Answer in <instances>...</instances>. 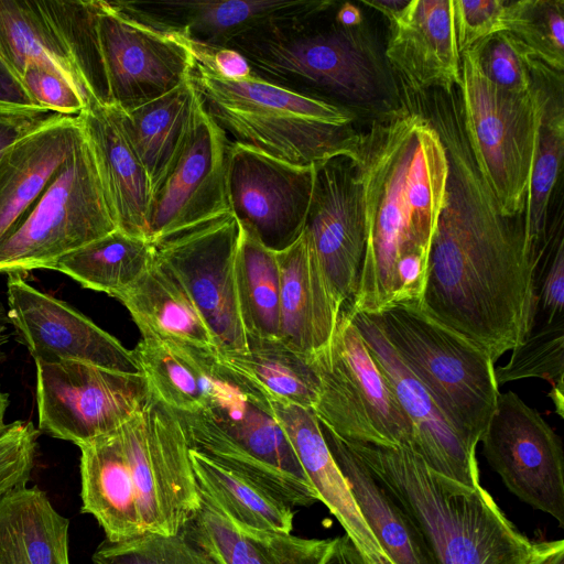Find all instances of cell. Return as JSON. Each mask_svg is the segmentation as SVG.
Listing matches in <instances>:
<instances>
[{
    "instance_id": "6da1fadb",
    "label": "cell",
    "mask_w": 564,
    "mask_h": 564,
    "mask_svg": "<svg viewBox=\"0 0 564 564\" xmlns=\"http://www.w3.org/2000/svg\"><path fill=\"white\" fill-rule=\"evenodd\" d=\"M423 105L445 147L448 178L420 306L496 362L534 324L533 256L523 216L507 217L480 174L459 94L435 91Z\"/></svg>"
},
{
    "instance_id": "7a4b0ae2",
    "label": "cell",
    "mask_w": 564,
    "mask_h": 564,
    "mask_svg": "<svg viewBox=\"0 0 564 564\" xmlns=\"http://www.w3.org/2000/svg\"><path fill=\"white\" fill-rule=\"evenodd\" d=\"M361 184L365 251L351 313L420 303L430 251L446 199L448 160L421 112L401 107L359 133L350 160Z\"/></svg>"
},
{
    "instance_id": "3957f363",
    "label": "cell",
    "mask_w": 564,
    "mask_h": 564,
    "mask_svg": "<svg viewBox=\"0 0 564 564\" xmlns=\"http://www.w3.org/2000/svg\"><path fill=\"white\" fill-rule=\"evenodd\" d=\"M344 443L419 528L437 564L529 563L533 542L481 485L434 471L410 446Z\"/></svg>"
},
{
    "instance_id": "277c9868",
    "label": "cell",
    "mask_w": 564,
    "mask_h": 564,
    "mask_svg": "<svg viewBox=\"0 0 564 564\" xmlns=\"http://www.w3.org/2000/svg\"><path fill=\"white\" fill-rule=\"evenodd\" d=\"M194 46L189 78L209 116L234 142L300 166L355 158L359 133L350 127L355 119L350 110L254 73L226 79Z\"/></svg>"
},
{
    "instance_id": "5b68a950",
    "label": "cell",
    "mask_w": 564,
    "mask_h": 564,
    "mask_svg": "<svg viewBox=\"0 0 564 564\" xmlns=\"http://www.w3.org/2000/svg\"><path fill=\"white\" fill-rule=\"evenodd\" d=\"M322 11L252 31L227 47L239 52L256 75L288 88L311 86L358 104L387 97L388 68L364 23L315 25Z\"/></svg>"
},
{
    "instance_id": "8992f818",
    "label": "cell",
    "mask_w": 564,
    "mask_h": 564,
    "mask_svg": "<svg viewBox=\"0 0 564 564\" xmlns=\"http://www.w3.org/2000/svg\"><path fill=\"white\" fill-rule=\"evenodd\" d=\"M367 315L458 435L476 448L500 394L490 356L434 319L420 303L393 304Z\"/></svg>"
},
{
    "instance_id": "52a82bcc",
    "label": "cell",
    "mask_w": 564,
    "mask_h": 564,
    "mask_svg": "<svg viewBox=\"0 0 564 564\" xmlns=\"http://www.w3.org/2000/svg\"><path fill=\"white\" fill-rule=\"evenodd\" d=\"M463 126L477 167L507 217L524 215L541 117V90L506 91L484 74L474 46L460 53Z\"/></svg>"
},
{
    "instance_id": "ba28073f",
    "label": "cell",
    "mask_w": 564,
    "mask_h": 564,
    "mask_svg": "<svg viewBox=\"0 0 564 564\" xmlns=\"http://www.w3.org/2000/svg\"><path fill=\"white\" fill-rule=\"evenodd\" d=\"M99 100L129 111L171 91L189 77L192 41L133 6L90 0Z\"/></svg>"
},
{
    "instance_id": "9c48e42d",
    "label": "cell",
    "mask_w": 564,
    "mask_h": 564,
    "mask_svg": "<svg viewBox=\"0 0 564 564\" xmlns=\"http://www.w3.org/2000/svg\"><path fill=\"white\" fill-rule=\"evenodd\" d=\"M117 225L87 141L62 164L21 219L0 240V273L48 269Z\"/></svg>"
},
{
    "instance_id": "30bf717a",
    "label": "cell",
    "mask_w": 564,
    "mask_h": 564,
    "mask_svg": "<svg viewBox=\"0 0 564 564\" xmlns=\"http://www.w3.org/2000/svg\"><path fill=\"white\" fill-rule=\"evenodd\" d=\"M314 360L319 394L313 410L323 427L347 443L412 447V425L346 308Z\"/></svg>"
},
{
    "instance_id": "8fae6325",
    "label": "cell",
    "mask_w": 564,
    "mask_h": 564,
    "mask_svg": "<svg viewBox=\"0 0 564 564\" xmlns=\"http://www.w3.org/2000/svg\"><path fill=\"white\" fill-rule=\"evenodd\" d=\"M189 447L294 507L319 501L283 429L250 399L227 408L176 413Z\"/></svg>"
},
{
    "instance_id": "7c38bea8",
    "label": "cell",
    "mask_w": 564,
    "mask_h": 564,
    "mask_svg": "<svg viewBox=\"0 0 564 564\" xmlns=\"http://www.w3.org/2000/svg\"><path fill=\"white\" fill-rule=\"evenodd\" d=\"M144 532L176 535L200 509L191 447L178 415L150 393L119 427Z\"/></svg>"
},
{
    "instance_id": "4fadbf2b",
    "label": "cell",
    "mask_w": 564,
    "mask_h": 564,
    "mask_svg": "<svg viewBox=\"0 0 564 564\" xmlns=\"http://www.w3.org/2000/svg\"><path fill=\"white\" fill-rule=\"evenodd\" d=\"M35 366L37 430L77 446L117 431L142 412L150 398L142 373L76 360Z\"/></svg>"
},
{
    "instance_id": "5bb4252c",
    "label": "cell",
    "mask_w": 564,
    "mask_h": 564,
    "mask_svg": "<svg viewBox=\"0 0 564 564\" xmlns=\"http://www.w3.org/2000/svg\"><path fill=\"white\" fill-rule=\"evenodd\" d=\"M0 52L20 74L30 63L65 78L86 107L95 101L90 0H0Z\"/></svg>"
},
{
    "instance_id": "9a60e30c",
    "label": "cell",
    "mask_w": 564,
    "mask_h": 564,
    "mask_svg": "<svg viewBox=\"0 0 564 564\" xmlns=\"http://www.w3.org/2000/svg\"><path fill=\"white\" fill-rule=\"evenodd\" d=\"M241 227L229 213L154 242L155 259L182 283L220 350H246L237 289Z\"/></svg>"
},
{
    "instance_id": "2e32d148",
    "label": "cell",
    "mask_w": 564,
    "mask_h": 564,
    "mask_svg": "<svg viewBox=\"0 0 564 564\" xmlns=\"http://www.w3.org/2000/svg\"><path fill=\"white\" fill-rule=\"evenodd\" d=\"M480 442L488 464L511 494L563 529V448L542 415L516 392H500Z\"/></svg>"
},
{
    "instance_id": "e0dca14e",
    "label": "cell",
    "mask_w": 564,
    "mask_h": 564,
    "mask_svg": "<svg viewBox=\"0 0 564 564\" xmlns=\"http://www.w3.org/2000/svg\"><path fill=\"white\" fill-rule=\"evenodd\" d=\"M315 181V165H293L231 141L228 200L240 227L279 252L302 235Z\"/></svg>"
},
{
    "instance_id": "ac0fdd59",
    "label": "cell",
    "mask_w": 564,
    "mask_h": 564,
    "mask_svg": "<svg viewBox=\"0 0 564 564\" xmlns=\"http://www.w3.org/2000/svg\"><path fill=\"white\" fill-rule=\"evenodd\" d=\"M230 144L198 95L184 149L154 195L149 241L154 243L231 213L227 185Z\"/></svg>"
},
{
    "instance_id": "d6986e66",
    "label": "cell",
    "mask_w": 564,
    "mask_h": 564,
    "mask_svg": "<svg viewBox=\"0 0 564 564\" xmlns=\"http://www.w3.org/2000/svg\"><path fill=\"white\" fill-rule=\"evenodd\" d=\"M8 316L34 361L76 360L122 373H141L132 350L66 302L18 273L8 274Z\"/></svg>"
},
{
    "instance_id": "ffe728a7",
    "label": "cell",
    "mask_w": 564,
    "mask_h": 564,
    "mask_svg": "<svg viewBox=\"0 0 564 564\" xmlns=\"http://www.w3.org/2000/svg\"><path fill=\"white\" fill-rule=\"evenodd\" d=\"M303 236L344 307L358 288L366 240L362 188L348 158L336 156L315 165Z\"/></svg>"
},
{
    "instance_id": "44dd1931",
    "label": "cell",
    "mask_w": 564,
    "mask_h": 564,
    "mask_svg": "<svg viewBox=\"0 0 564 564\" xmlns=\"http://www.w3.org/2000/svg\"><path fill=\"white\" fill-rule=\"evenodd\" d=\"M348 313L412 425L411 448L434 471L470 487L480 485L476 448L458 435L377 324L367 314Z\"/></svg>"
},
{
    "instance_id": "7402d4cb",
    "label": "cell",
    "mask_w": 564,
    "mask_h": 564,
    "mask_svg": "<svg viewBox=\"0 0 564 564\" xmlns=\"http://www.w3.org/2000/svg\"><path fill=\"white\" fill-rule=\"evenodd\" d=\"M387 64L411 93L449 91L462 83L453 0H409L389 21Z\"/></svg>"
},
{
    "instance_id": "603a6c76",
    "label": "cell",
    "mask_w": 564,
    "mask_h": 564,
    "mask_svg": "<svg viewBox=\"0 0 564 564\" xmlns=\"http://www.w3.org/2000/svg\"><path fill=\"white\" fill-rule=\"evenodd\" d=\"M93 150L117 229L148 239L153 189L120 108L90 102L78 115Z\"/></svg>"
},
{
    "instance_id": "cb8c5ba5",
    "label": "cell",
    "mask_w": 564,
    "mask_h": 564,
    "mask_svg": "<svg viewBox=\"0 0 564 564\" xmlns=\"http://www.w3.org/2000/svg\"><path fill=\"white\" fill-rule=\"evenodd\" d=\"M132 352L150 393L175 413L226 406L243 394L218 364L216 350L142 337Z\"/></svg>"
},
{
    "instance_id": "d4e9b609",
    "label": "cell",
    "mask_w": 564,
    "mask_h": 564,
    "mask_svg": "<svg viewBox=\"0 0 564 564\" xmlns=\"http://www.w3.org/2000/svg\"><path fill=\"white\" fill-rule=\"evenodd\" d=\"M318 500L337 519L366 564H393L362 518L313 409L269 400Z\"/></svg>"
},
{
    "instance_id": "484cf974",
    "label": "cell",
    "mask_w": 564,
    "mask_h": 564,
    "mask_svg": "<svg viewBox=\"0 0 564 564\" xmlns=\"http://www.w3.org/2000/svg\"><path fill=\"white\" fill-rule=\"evenodd\" d=\"M134 7L194 44L221 48L264 26L328 9L332 1L195 0L132 1Z\"/></svg>"
},
{
    "instance_id": "4316f807",
    "label": "cell",
    "mask_w": 564,
    "mask_h": 564,
    "mask_svg": "<svg viewBox=\"0 0 564 564\" xmlns=\"http://www.w3.org/2000/svg\"><path fill=\"white\" fill-rule=\"evenodd\" d=\"M85 140L79 117L59 115L7 149L0 159V240L28 214Z\"/></svg>"
},
{
    "instance_id": "83f0119b",
    "label": "cell",
    "mask_w": 564,
    "mask_h": 564,
    "mask_svg": "<svg viewBox=\"0 0 564 564\" xmlns=\"http://www.w3.org/2000/svg\"><path fill=\"white\" fill-rule=\"evenodd\" d=\"M280 270L279 338L313 356L333 338L343 305L332 292L302 235L275 252Z\"/></svg>"
},
{
    "instance_id": "f1b7e54d",
    "label": "cell",
    "mask_w": 564,
    "mask_h": 564,
    "mask_svg": "<svg viewBox=\"0 0 564 564\" xmlns=\"http://www.w3.org/2000/svg\"><path fill=\"white\" fill-rule=\"evenodd\" d=\"M218 364L249 399L269 409V400L314 409L319 377L314 355L301 354L278 337L247 335L246 350L215 352Z\"/></svg>"
},
{
    "instance_id": "f546056e",
    "label": "cell",
    "mask_w": 564,
    "mask_h": 564,
    "mask_svg": "<svg viewBox=\"0 0 564 564\" xmlns=\"http://www.w3.org/2000/svg\"><path fill=\"white\" fill-rule=\"evenodd\" d=\"M200 500V509L180 533L218 564H323L335 543V538L240 527L202 496Z\"/></svg>"
},
{
    "instance_id": "4dcf8cb0",
    "label": "cell",
    "mask_w": 564,
    "mask_h": 564,
    "mask_svg": "<svg viewBox=\"0 0 564 564\" xmlns=\"http://www.w3.org/2000/svg\"><path fill=\"white\" fill-rule=\"evenodd\" d=\"M78 447L82 513L91 514L111 542L145 533L119 429Z\"/></svg>"
},
{
    "instance_id": "1f68e13d",
    "label": "cell",
    "mask_w": 564,
    "mask_h": 564,
    "mask_svg": "<svg viewBox=\"0 0 564 564\" xmlns=\"http://www.w3.org/2000/svg\"><path fill=\"white\" fill-rule=\"evenodd\" d=\"M69 520L37 486L0 497V564H70Z\"/></svg>"
},
{
    "instance_id": "d6a6232c",
    "label": "cell",
    "mask_w": 564,
    "mask_h": 564,
    "mask_svg": "<svg viewBox=\"0 0 564 564\" xmlns=\"http://www.w3.org/2000/svg\"><path fill=\"white\" fill-rule=\"evenodd\" d=\"M118 299L142 337H154L217 350L205 318L177 278L154 256L151 267Z\"/></svg>"
},
{
    "instance_id": "836d02e7",
    "label": "cell",
    "mask_w": 564,
    "mask_h": 564,
    "mask_svg": "<svg viewBox=\"0 0 564 564\" xmlns=\"http://www.w3.org/2000/svg\"><path fill=\"white\" fill-rule=\"evenodd\" d=\"M322 431L362 518L391 562L437 564L419 528L377 482L361 460L330 431L323 426Z\"/></svg>"
},
{
    "instance_id": "e575fe53",
    "label": "cell",
    "mask_w": 564,
    "mask_h": 564,
    "mask_svg": "<svg viewBox=\"0 0 564 564\" xmlns=\"http://www.w3.org/2000/svg\"><path fill=\"white\" fill-rule=\"evenodd\" d=\"M533 70L541 90V117L535 156L527 194L523 226L525 241L533 256L534 275L542 260L549 254L558 238L562 237L561 232L549 239L546 217L564 156V110L562 90L556 94L554 89H551L553 83L546 84V75L551 69L535 62Z\"/></svg>"
},
{
    "instance_id": "d590c367",
    "label": "cell",
    "mask_w": 564,
    "mask_h": 564,
    "mask_svg": "<svg viewBox=\"0 0 564 564\" xmlns=\"http://www.w3.org/2000/svg\"><path fill=\"white\" fill-rule=\"evenodd\" d=\"M197 99L198 94L188 77L161 97L129 111L122 110L126 129L154 195L184 149Z\"/></svg>"
},
{
    "instance_id": "8d00e7d4",
    "label": "cell",
    "mask_w": 564,
    "mask_h": 564,
    "mask_svg": "<svg viewBox=\"0 0 564 564\" xmlns=\"http://www.w3.org/2000/svg\"><path fill=\"white\" fill-rule=\"evenodd\" d=\"M200 496L234 523L254 530L290 533L293 508L250 479L191 448Z\"/></svg>"
},
{
    "instance_id": "74e56055",
    "label": "cell",
    "mask_w": 564,
    "mask_h": 564,
    "mask_svg": "<svg viewBox=\"0 0 564 564\" xmlns=\"http://www.w3.org/2000/svg\"><path fill=\"white\" fill-rule=\"evenodd\" d=\"M154 256L151 241L116 229L59 258L50 270L116 297L151 267Z\"/></svg>"
},
{
    "instance_id": "f35d334b",
    "label": "cell",
    "mask_w": 564,
    "mask_h": 564,
    "mask_svg": "<svg viewBox=\"0 0 564 564\" xmlns=\"http://www.w3.org/2000/svg\"><path fill=\"white\" fill-rule=\"evenodd\" d=\"M236 289L246 335L279 338L280 270L276 253L242 228L236 257Z\"/></svg>"
},
{
    "instance_id": "ab89813d",
    "label": "cell",
    "mask_w": 564,
    "mask_h": 564,
    "mask_svg": "<svg viewBox=\"0 0 564 564\" xmlns=\"http://www.w3.org/2000/svg\"><path fill=\"white\" fill-rule=\"evenodd\" d=\"M498 386L510 381L540 378L551 384L549 397L563 417L564 401V318L538 322L527 338L512 349L509 361L495 368Z\"/></svg>"
},
{
    "instance_id": "60d3db41",
    "label": "cell",
    "mask_w": 564,
    "mask_h": 564,
    "mask_svg": "<svg viewBox=\"0 0 564 564\" xmlns=\"http://www.w3.org/2000/svg\"><path fill=\"white\" fill-rule=\"evenodd\" d=\"M507 32L551 70L564 68V1L508 0Z\"/></svg>"
},
{
    "instance_id": "b9f144b4",
    "label": "cell",
    "mask_w": 564,
    "mask_h": 564,
    "mask_svg": "<svg viewBox=\"0 0 564 564\" xmlns=\"http://www.w3.org/2000/svg\"><path fill=\"white\" fill-rule=\"evenodd\" d=\"M93 564H218L181 533L172 536L145 532L111 542L104 539L91 556Z\"/></svg>"
},
{
    "instance_id": "7bdbcfd3",
    "label": "cell",
    "mask_w": 564,
    "mask_h": 564,
    "mask_svg": "<svg viewBox=\"0 0 564 564\" xmlns=\"http://www.w3.org/2000/svg\"><path fill=\"white\" fill-rule=\"evenodd\" d=\"M475 47L486 77L497 87L513 94L532 89V59L509 32H499Z\"/></svg>"
},
{
    "instance_id": "ee69618b",
    "label": "cell",
    "mask_w": 564,
    "mask_h": 564,
    "mask_svg": "<svg viewBox=\"0 0 564 564\" xmlns=\"http://www.w3.org/2000/svg\"><path fill=\"white\" fill-rule=\"evenodd\" d=\"M39 434L32 422L15 421L0 437V497L30 480Z\"/></svg>"
},
{
    "instance_id": "f6af8a7d",
    "label": "cell",
    "mask_w": 564,
    "mask_h": 564,
    "mask_svg": "<svg viewBox=\"0 0 564 564\" xmlns=\"http://www.w3.org/2000/svg\"><path fill=\"white\" fill-rule=\"evenodd\" d=\"M453 11L459 54L507 31L508 0H453Z\"/></svg>"
},
{
    "instance_id": "bcb514c9",
    "label": "cell",
    "mask_w": 564,
    "mask_h": 564,
    "mask_svg": "<svg viewBox=\"0 0 564 564\" xmlns=\"http://www.w3.org/2000/svg\"><path fill=\"white\" fill-rule=\"evenodd\" d=\"M20 78L40 108L63 116H78L86 108L83 98L72 85L43 65L28 64Z\"/></svg>"
},
{
    "instance_id": "7dc6e473",
    "label": "cell",
    "mask_w": 564,
    "mask_h": 564,
    "mask_svg": "<svg viewBox=\"0 0 564 564\" xmlns=\"http://www.w3.org/2000/svg\"><path fill=\"white\" fill-rule=\"evenodd\" d=\"M564 240L562 239L534 289V324L552 323L563 317ZM533 324V325H534Z\"/></svg>"
},
{
    "instance_id": "c3c4849f",
    "label": "cell",
    "mask_w": 564,
    "mask_h": 564,
    "mask_svg": "<svg viewBox=\"0 0 564 564\" xmlns=\"http://www.w3.org/2000/svg\"><path fill=\"white\" fill-rule=\"evenodd\" d=\"M59 115L50 110L0 112V159L11 145Z\"/></svg>"
},
{
    "instance_id": "681fc988",
    "label": "cell",
    "mask_w": 564,
    "mask_h": 564,
    "mask_svg": "<svg viewBox=\"0 0 564 564\" xmlns=\"http://www.w3.org/2000/svg\"><path fill=\"white\" fill-rule=\"evenodd\" d=\"M46 110L40 108L18 73L0 52V112Z\"/></svg>"
},
{
    "instance_id": "f907efd6",
    "label": "cell",
    "mask_w": 564,
    "mask_h": 564,
    "mask_svg": "<svg viewBox=\"0 0 564 564\" xmlns=\"http://www.w3.org/2000/svg\"><path fill=\"white\" fill-rule=\"evenodd\" d=\"M195 45L205 55L214 70L226 79H243L253 74L248 61L234 48Z\"/></svg>"
},
{
    "instance_id": "816d5d0a",
    "label": "cell",
    "mask_w": 564,
    "mask_h": 564,
    "mask_svg": "<svg viewBox=\"0 0 564 564\" xmlns=\"http://www.w3.org/2000/svg\"><path fill=\"white\" fill-rule=\"evenodd\" d=\"M528 564H564V541H542L533 543Z\"/></svg>"
},
{
    "instance_id": "f5cc1de1",
    "label": "cell",
    "mask_w": 564,
    "mask_h": 564,
    "mask_svg": "<svg viewBox=\"0 0 564 564\" xmlns=\"http://www.w3.org/2000/svg\"><path fill=\"white\" fill-rule=\"evenodd\" d=\"M323 564H366L354 546L351 540L345 534L335 538V543Z\"/></svg>"
},
{
    "instance_id": "db71d44e",
    "label": "cell",
    "mask_w": 564,
    "mask_h": 564,
    "mask_svg": "<svg viewBox=\"0 0 564 564\" xmlns=\"http://www.w3.org/2000/svg\"><path fill=\"white\" fill-rule=\"evenodd\" d=\"M335 22L346 28H355L364 23V15L358 7L347 2L337 10Z\"/></svg>"
},
{
    "instance_id": "11a10c76",
    "label": "cell",
    "mask_w": 564,
    "mask_h": 564,
    "mask_svg": "<svg viewBox=\"0 0 564 564\" xmlns=\"http://www.w3.org/2000/svg\"><path fill=\"white\" fill-rule=\"evenodd\" d=\"M361 2L381 12L390 21L403 10L409 0H362Z\"/></svg>"
},
{
    "instance_id": "9f6ffc18",
    "label": "cell",
    "mask_w": 564,
    "mask_h": 564,
    "mask_svg": "<svg viewBox=\"0 0 564 564\" xmlns=\"http://www.w3.org/2000/svg\"><path fill=\"white\" fill-rule=\"evenodd\" d=\"M9 324L8 310L0 299V362L4 361L7 358L4 347L9 343L11 336L8 328Z\"/></svg>"
},
{
    "instance_id": "6f0895ef",
    "label": "cell",
    "mask_w": 564,
    "mask_h": 564,
    "mask_svg": "<svg viewBox=\"0 0 564 564\" xmlns=\"http://www.w3.org/2000/svg\"><path fill=\"white\" fill-rule=\"evenodd\" d=\"M9 394L2 391L0 387V437L8 431L10 424L6 423V412L9 406Z\"/></svg>"
}]
</instances>
